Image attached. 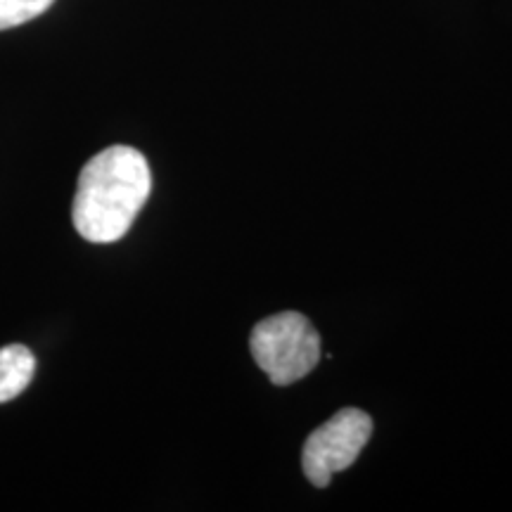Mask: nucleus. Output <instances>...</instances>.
Instances as JSON below:
<instances>
[{
    "instance_id": "f257e3e1",
    "label": "nucleus",
    "mask_w": 512,
    "mask_h": 512,
    "mask_svg": "<svg viewBox=\"0 0 512 512\" xmlns=\"http://www.w3.org/2000/svg\"><path fill=\"white\" fill-rule=\"evenodd\" d=\"M150 190V166L136 147H107L83 166L72 207L74 228L95 245L117 242L133 226Z\"/></svg>"
},
{
    "instance_id": "f03ea898",
    "label": "nucleus",
    "mask_w": 512,
    "mask_h": 512,
    "mask_svg": "<svg viewBox=\"0 0 512 512\" xmlns=\"http://www.w3.org/2000/svg\"><path fill=\"white\" fill-rule=\"evenodd\" d=\"M254 361L278 387L302 380L318 366L320 337L309 318L283 311L261 320L249 337Z\"/></svg>"
},
{
    "instance_id": "7ed1b4c3",
    "label": "nucleus",
    "mask_w": 512,
    "mask_h": 512,
    "mask_svg": "<svg viewBox=\"0 0 512 512\" xmlns=\"http://www.w3.org/2000/svg\"><path fill=\"white\" fill-rule=\"evenodd\" d=\"M373 434V418L361 408H342L309 434L302 451L304 475L313 486L325 489L332 475L356 463Z\"/></svg>"
},
{
    "instance_id": "20e7f679",
    "label": "nucleus",
    "mask_w": 512,
    "mask_h": 512,
    "mask_svg": "<svg viewBox=\"0 0 512 512\" xmlns=\"http://www.w3.org/2000/svg\"><path fill=\"white\" fill-rule=\"evenodd\" d=\"M36 358L22 344L0 349V403L17 399L34 380Z\"/></svg>"
},
{
    "instance_id": "39448f33",
    "label": "nucleus",
    "mask_w": 512,
    "mask_h": 512,
    "mask_svg": "<svg viewBox=\"0 0 512 512\" xmlns=\"http://www.w3.org/2000/svg\"><path fill=\"white\" fill-rule=\"evenodd\" d=\"M53 3L55 0H0V31L31 22Z\"/></svg>"
}]
</instances>
